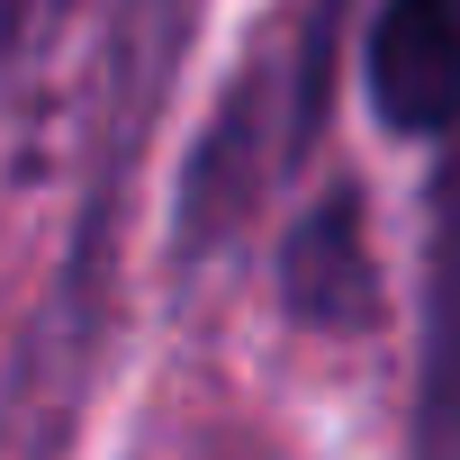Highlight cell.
Instances as JSON below:
<instances>
[{
	"instance_id": "cell-1",
	"label": "cell",
	"mask_w": 460,
	"mask_h": 460,
	"mask_svg": "<svg viewBox=\"0 0 460 460\" xmlns=\"http://www.w3.org/2000/svg\"><path fill=\"white\" fill-rule=\"evenodd\" d=\"M271 280H280L289 325H307V334H379L388 325V280H379L361 181H325L316 190V208L271 253Z\"/></svg>"
},
{
	"instance_id": "cell-2",
	"label": "cell",
	"mask_w": 460,
	"mask_h": 460,
	"mask_svg": "<svg viewBox=\"0 0 460 460\" xmlns=\"http://www.w3.org/2000/svg\"><path fill=\"white\" fill-rule=\"evenodd\" d=\"M361 91L388 136H460V0H379L361 28Z\"/></svg>"
}]
</instances>
